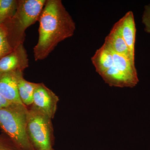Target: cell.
Instances as JSON below:
<instances>
[{
	"mask_svg": "<svg viewBox=\"0 0 150 150\" xmlns=\"http://www.w3.org/2000/svg\"><path fill=\"white\" fill-rule=\"evenodd\" d=\"M39 22V37L33 48L35 61L47 58L59 43L72 37L76 29L61 0H47Z\"/></svg>",
	"mask_w": 150,
	"mask_h": 150,
	"instance_id": "6da1fadb",
	"label": "cell"
},
{
	"mask_svg": "<svg viewBox=\"0 0 150 150\" xmlns=\"http://www.w3.org/2000/svg\"><path fill=\"white\" fill-rule=\"evenodd\" d=\"M97 73L110 86L133 88L139 82L137 69L129 58L103 44L91 58Z\"/></svg>",
	"mask_w": 150,
	"mask_h": 150,
	"instance_id": "7a4b0ae2",
	"label": "cell"
},
{
	"mask_svg": "<svg viewBox=\"0 0 150 150\" xmlns=\"http://www.w3.org/2000/svg\"><path fill=\"white\" fill-rule=\"evenodd\" d=\"M46 1H17L15 13L4 24L6 28L9 41L13 49L23 44L27 28L39 21Z\"/></svg>",
	"mask_w": 150,
	"mask_h": 150,
	"instance_id": "3957f363",
	"label": "cell"
},
{
	"mask_svg": "<svg viewBox=\"0 0 150 150\" xmlns=\"http://www.w3.org/2000/svg\"><path fill=\"white\" fill-rule=\"evenodd\" d=\"M28 110L25 105L13 104L0 108V127L21 150H35L27 131Z\"/></svg>",
	"mask_w": 150,
	"mask_h": 150,
	"instance_id": "277c9868",
	"label": "cell"
},
{
	"mask_svg": "<svg viewBox=\"0 0 150 150\" xmlns=\"http://www.w3.org/2000/svg\"><path fill=\"white\" fill-rule=\"evenodd\" d=\"M27 131L35 150H53L51 119L33 107L28 112Z\"/></svg>",
	"mask_w": 150,
	"mask_h": 150,
	"instance_id": "5b68a950",
	"label": "cell"
},
{
	"mask_svg": "<svg viewBox=\"0 0 150 150\" xmlns=\"http://www.w3.org/2000/svg\"><path fill=\"white\" fill-rule=\"evenodd\" d=\"M59 98L43 83H38L33 94L32 107L51 119L54 118Z\"/></svg>",
	"mask_w": 150,
	"mask_h": 150,
	"instance_id": "8992f818",
	"label": "cell"
},
{
	"mask_svg": "<svg viewBox=\"0 0 150 150\" xmlns=\"http://www.w3.org/2000/svg\"><path fill=\"white\" fill-rule=\"evenodd\" d=\"M29 66L28 54L23 44H20L0 59V73L23 72Z\"/></svg>",
	"mask_w": 150,
	"mask_h": 150,
	"instance_id": "52a82bcc",
	"label": "cell"
},
{
	"mask_svg": "<svg viewBox=\"0 0 150 150\" xmlns=\"http://www.w3.org/2000/svg\"><path fill=\"white\" fill-rule=\"evenodd\" d=\"M23 72L16 71L4 73L0 76V94L11 103L24 105L18 93L19 79Z\"/></svg>",
	"mask_w": 150,
	"mask_h": 150,
	"instance_id": "ba28073f",
	"label": "cell"
},
{
	"mask_svg": "<svg viewBox=\"0 0 150 150\" xmlns=\"http://www.w3.org/2000/svg\"><path fill=\"white\" fill-rule=\"evenodd\" d=\"M120 30L131 56V60L135 63V45L136 27L134 13L129 11L118 21Z\"/></svg>",
	"mask_w": 150,
	"mask_h": 150,
	"instance_id": "9c48e42d",
	"label": "cell"
},
{
	"mask_svg": "<svg viewBox=\"0 0 150 150\" xmlns=\"http://www.w3.org/2000/svg\"><path fill=\"white\" fill-rule=\"evenodd\" d=\"M103 44L115 53L129 58L131 60L129 49L121 35L118 21L114 25L109 34L105 38Z\"/></svg>",
	"mask_w": 150,
	"mask_h": 150,
	"instance_id": "30bf717a",
	"label": "cell"
},
{
	"mask_svg": "<svg viewBox=\"0 0 150 150\" xmlns=\"http://www.w3.org/2000/svg\"><path fill=\"white\" fill-rule=\"evenodd\" d=\"M38 83L30 82L25 79L23 75L19 79L18 93L22 102L25 105L33 104V94Z\"/></svg>",
	"mask_w": 150,
	"mask_h": 150,
	"instance_id": "8fae6325",
	"label": "cell"
},
{
	"mask_svg": "<svg viewBox=\"0 0 150 150\" xmlns=\"http://www.w3.org/2000/svg\"><path fill=\"white\" fill-rule=\"evenodd\" d=\"M17 6L16 0H0V26L13 16Z\"/></svg>",
	"mask_w": 150,
	"mask_h": 150,
	"instance_id": "7c38bea8",
	"label": "cell"
},
{
	"mask_svg": "<svg viewBox=\"0 0 150 150\" xmlns=\"http://www.w3.org/2000/svg\"><path fill=\"white\" fill-rule=\"evenodd\" d=\"M13 50L9 41L6 28L3 25L0 26V59Z\"/></svg>",
	"mask_w": 150,
	"mask_h": 150,
	"instance_id": "4fadbf2b",
	"label": "cell"
},
{
	"mask_svg": "<svg viewBox=\"0 0 150 150\" xmlns=\"http://www.w3.org/2000/svg\"><path fill=\"white\" fill-rule=\"evenodd\" d=\"M142 22L144 25V30L150 33V3L145 6L142 17Z\"/></svg>",
	"mask_w": 150,
	"mask_h": 150,
	"instance_id": "5bb4252c",
	"label": "cell"
},
{
	"mask_svg": "<svg viewBox=\"0 0 150 150\" xmlns=\"http://www.w3.org/2000/svg\"><path fill=\"white\" fill-rule=\"evenodd\" d=\"M0 150H13L0 144Z\"/></svg>",
	"mask_w": 150,
	"mask_h": 150,
	"instance_id": "9a60e30c",
	"label": "cell"
},
{
	"mask_svg": "<svg viewBox=\"0 0 150 150\" xmlns=\"http://www.w3.org/2000/svg\"><path fill=\"white\" fill-rule=\"evenodd\" d=\"M2 74H1V73H0V76H1V75Z\"/></svg>",
	"mask_w": 150,
	"mask_h": 150,
	"instance_id": "2e32d148",
	"label": "cell"
},
{
	"mask_svg": "<svg viewBox=\"0 0 150 150\" xmlns=\"http://www.w3.org/2000/svg\"></svg>",
	"mask_w": 150,
	"mask_h": 150,
	"instance_id": "e0dca14e",
	"label": "cell"
}]
</instances>
